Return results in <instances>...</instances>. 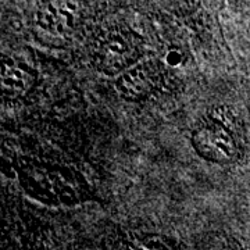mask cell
I'll use <instances>...</instances> for the list:
<instances>
[{
  "mask_svg": "<svg viewBox=\"0 0 250 250\" xmlns=\"http://www.w3.org/2000/svg\"><path fill=\"white\" fill-rule=\"evenodd\" d=\"M146 1L174 14H188L196 10L200 4V0H146Z\"/></svg>",
  "mask_w": 250,
  "mask_h": 250,
  "instance_id": "obj_5",
  "label": "cell"
},
{
  "mask_svg": "<svg viewBox=\"0 0 250 250\" xmlns=\"http://www.w3.org/2000/svg\"><path fill=\"white\" fill-rule=\"evenodd\" d=\"M161 71L152 60H139L128 70L117 75V93L125 100L139 102L150 98L159 89Z\"/></svg>",
  "mask_w": 250,
  "mask_h": 250,
  "instance_id": "obj_3",
  "label": "cell"
},
{
  "mask_svg": "<svg viewBox=\"0 0 250 250\" xmlns=\"http://www.w3.org/2000/svg\"><path fill=\"white\" fill-rule=\"evenodd\" d=\"M190 143L195 152L208 163L229 164L238 156V143L231 129L214 113L195 126Z\"/></svg>",
  "mask_w": 250,
  "mask_h": 250,
  "instance_id": "obj_2",
  "label": "cell"
},
{
  "mask_svg": "<svg viewBox=\"0 0 250 250\" xmlns=\"http://www.w3.org/2000/svg\"><path fill=\"white\" fill-rule=\"evenodd\" d=\"M36 83V72L24 62L4 57L1 64V95L4 100L25 98Z\"/></svg>",
  "mask_w": 250,
  "mask_h": 250,
  "instance_id": "obj_4",
  "label": "cell"
},
{
  "mask_svg": "<svg viewBox=\"0 0 250 250\" xmlns=\"http://www.w3.org/2000/svg\"><path fill=\"white\" fill-rule=\"evenodd\" d=\"M145 248L147 249H160V248H164V249H170L172 248V241H168L166 238H160V236H152V238H147L145 241Z\"/></svg>",
  "mask_w": 250,
  "mask_h": 250,
  "instance_id": "obj_6",
  "label": "cell"
},
{
  "mask_svg": "<svg viewBox=\"0 0 250 250\" xmlns=\"http://www.w3.org/2000/svg\"><path fill=\"white\" fill-rule=\"evenodd\" d=\"M166 62L171 65V67H175L182 62V54L178 50H170L167 56H166Z\"/></svg>",
  "mask_w": 250,
  "mask_h": 250,
  "instance_id": "obj_7",
  "label": "cell"
},
{
  "mask_svg": "<svg viewBox=\"0 0 250 250\" xmlns=\"http://www.w3.org/2000/svg\"><path fill=\"white\" fill-rule=\"evenodd\" d=\"M141 38L129 28H108L93 50V65L108 77H117L142 59Z\"/></svg>",
  "mask_w": 250,
  "mask_h": 250,
  "instance_id": "obj_1",
  "label": "cell"
}]
</instances>
